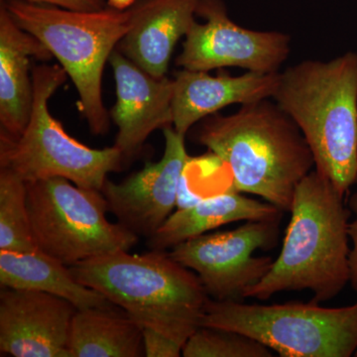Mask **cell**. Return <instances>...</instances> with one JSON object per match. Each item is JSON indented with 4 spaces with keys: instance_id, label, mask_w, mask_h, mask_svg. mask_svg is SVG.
Returning a JSON list of instances; mask_svg holds the SVG:
<instances>
[{
    "instance_id": "obj_25",
    "label": "cell",
    "mask_w": 357,
    "mask_h": 357,
    "mask_svg": "<svg viewBox=\"0 0 357 357\" xmlns=\"http://www.w3.org/2000/svg\"><path fill=\"white\" fill-rule=\"evenodd\" d=\"M133 1L134 0H109L107 6L119 10H126V8H129L130 4L133 3Z\"/></svg>"
},
{
    "instance_id": "obj_2",
    "label": "cell",
    "mask_w": 357,
    "mask_h": 357,
    "mask_svg": "<svg viewBox=\"0 0 357 357\" xmlns=\"http://www.w3.org/2000/svg\"><path fill=\"white\" fill-rule=\"evenodd\" d=\"M344 198L314 169L301 181L280 253L245 298L265 301L278 293L307 290L312 302L321 304L344 290L351 250V208Z\"/></svg>"
},
{
    "instance_id": "obj_20",
    "label": "cell",
    "mask_w": 357,
    "mask_h": 357,
    "mask_svg": "<svg viewBox=\"0 0 357 357\" xmlns=\"http://www.w3.org/2000/svg\"><path fill=\"white\" fill-rule=\"evenodd\" d=\"M27 208V185L20 176L0 168V250H36Z\"/></svg>"
},
{
    "instance_id": "obj_17",
    "label": "cell",
    "mask_w": 357,
    "mask_h": 357,
    "mask_svg": "<svg viewBox=\"0 0 357 357\" xmlns=\"http://www.w3.org/2000/svg\"><path fill=\"white\" fill-rule=\"evenodd\" d=\"M283 213L274 204L249 198L230 185L229 189L210 195L188 208H177L148 239V248L167 251L229 223L276 220Z\"/></svg>"
},
{
    "instance_id": "obj_24",
    "label": "cell",
    "mask_w": 357,
    "mask_h": 357,
    "mask_svg": "<svg viewBox=\"0 0 357 357\" xmlns=\"http://www.w3.org/2000/svg\"><path fill=\"white\" fill-rule=\"evenodd\" d=\"M30 3L45 4L75 11H96L105 8V0H23Z\"/></svg>"
},
{
    "instance_id": "obj_4",
    "label": "cell",
    "mask_w": 357,
    "mask_h": 357,
    "mask_svg": "<svg viewBox=\"0 0 357 357\" xmlns=\"http://www.w3.org/2000/svg\"><path fill=\"white\" fill-rule=\"evenodd\" d=\"M77 281L102 294L139 324L184 347L211 299L198 275L170 253L121 250L69 267Z\"/></svg>"
},
{
    "instance_id": "obj_7",
    "label": "cell",
    "mask_w": 357,
    "mask_h": 357,
    "mask_svg": "<svg viewBox=\"0 0 357 357\" xmlns=\"http://www.w3.org/2000/svg\"><path fill=\"white\" fill-rule=\"evenodd\" d=\"M201 326L241 333L281 357H351L357 351V301L326 307L312 301L259 305L210 299Z\"/></svg>"
},
{
    "instance_id": "obj_9",
    "label": "cell",
    "mask_w": 357,
    "mask_h": 357,
    "mask_svg": "<svg viewBox=\"0 0 357 357\" xmlns=\"http://www.w3.org/2000/svg\"><path fill=\"white\" fill-rule=\"evenodd\" d=\"M280 220H248L237 229L206 232L178 244L169 253L198 275L211 300L244 299L273 264L270 256L258 257L255 253L276 245Z\"/></svg>"
},
{
    "instance_id": "obj_6",
    "label": "cell",
    "mask_w": 357,
    "mask_h": 357,
    "mask_svg": "<svg viewBox=\"0 0 357 357\" xmlns=\"http://www.w3.org/2000/svg\"><path fill=\"white\" fill-rule=\"evenodd\" d=\"M34 100L25 130L13 138L1 132L0 168H6L26 183L64 178L79 187L102 190L107 175L123 165L121 150L93 149L69 135L51 115L48 102L67 79L61 66L33 67Z\"/></svg>"
},
{
    "instance_id": "obj_18",
    "label": "cell",
    "mask_w": 357,
    "mask_h": 357,
    "mask_svg": "<svg viewBox=\"0 0 357 357\" xmlns=\"http://www.w3.org/2000/svg\"><path fill=\"white\" fill-rule=\"evenodd\" d=\"M0 285L58 296L77 310L114 306L102 294L77 281L69 267L38 249L25 252L0 250Z\"/></svg>"
},
{
    "instance_id": "obj_21",
    "label": "cell",
    "mask_w": 357,
    "mask_h": 357,
    "mask_svg": "<svg viewBox=\"0 0 357 357\" xmlns=\"http://www.w3.org/2000/svg\"><path fill=\"white\" fill-rule=\"evenodd\" d=\"M261 342L231 331L199 326L183 347L185 357H272Z\"/></svg>"
},
{
    "instance_id": "obj_19",
    "label": "cell",
    "mask_w": 357,
    "mask_h": 357,
    "mask_svg": "<svg viewBox=\"0 0 357 357\" xmlns=\"http://www.w3.org/2000/svg\"><path fill=\"white\" fill-rule=\"evenodd\" d=\"M68 349L70 357L145 356L143 328L115 305L77 310Z\"/></svg>"
},
{
    "instance_id": "obj_27",
    "label": "cell",
    "mask_w": 357,
    "mask_h": 357,
    "mask_svg": "<svg viewBox=\"0 0 357 357\" xmlns=\"http://www.w3.org/2000/svg\"><path fill=\"white\" fill-rule=\"evenodd\" d=\"M356 184L357 185V178H356Z\"/></svg>"
},
{
    "instance_id": "obj_14",
    "label": "cell",
    "mask_w": 357,
    "mask_h": 357,
    "mask_svg": "<svg viewBox=\"0 0 357 357\" xmlns=\"http://www.w3.org/2000/svg\"><path fill=\"white\" fill-rule=\"evenodd\" d=\"M279 73L246 72L234 77L211 76L203 70H177L173 77V128L187 135L195 124L225 107L272 98Z\"/></svg>"
},
{
    "instance_id": "obj_12",
    "label": "cell",
    "mask_w": 357,
    "mask_h": 357,
    "mask_svg": "<svg viewBox=\"0 0 357 357\" xmlns=\"http://www.w3.org/2000/svg\"><path fill=\"white\" fill-rule=\"evenodd\" d=\"M77 310L51 294L1 287L0 351L14 357H70L68 342Z\"/></svg>"
},
{
    "instance_id": "obj_3",
    "label": "cell",
    "mask_w": 357,
    "mask_h": 357,
    "mask_svg": "<svg viewBox=\"0 0 357 357\" xmlns=\"http://www.w3.org/2000/svg\"><path fill=\"white\" fill-rule=\"evenodd\" d=\"M271 100L300 129L314 170L347 196L357 178V53L291 66Z\"/></svg>"
},
{
    "instance_id": "obj_8",
    "label": "cell",
    "mask_w": 357,
    "mask_h": 357,
    "mask_svg": "<svg viewBox=\"0 0 357 357\" xmlns=\"http://www.w3.org/2000/svg\"><path fill=\"white\" fill-rule=\"evenodd\" d=\"M35 245L70 267L115 251L132 248L138 236L107 218L102 191L79 187L64 178L26 183Z\"/></svg>"
},
{
    "instance_id": "obj_10",
    "label": "cell",
    "mask_w": 357,
    "mask_h": 357,
    "mask_svg": "<svg viewBox=\"0 0 357 357\" xmlns=\"http://www.w3.org/2000/svg\"><path fill=\"white\" fill-rule=\"evenodd\" d=\"M196 20L176 59L181 69L211 72L239 68L260 74L279 73L291 53V36L281 31L252 30L230 18L222 0H202Z\"/></svg>"
},
{
    "instance_id": "obj_15",
    "label": "cell",
    "mask_w": 357,
    "mask_h": 357,
    "mask_svg": "<svg viewBox=\"0 0 357 357\" xmlns=\"http://www.w3.org/2000/svg\"><path fill=\"white\" fill-rule=\"evenodd\" d=\"M201 1L140 0L130 7V29L117 50L148 74L166 77L174 49L197 20Z\"/></svg>"
},
{
    "instance_id": "obj_5",
    "label": "cell",
    "mask_w": 357,
    "mask_h": 357,
    "mask_svg": "<svg viewBox=\"0 0 357 357\" xmlns=\"http://www.w3.org/2000/svg\"><path fill=\"white\" fill-rule=\"evenodd\" d=\"M2 3L22 29L50 51L72 79L91 132H109L110 119L102 93L103 69L130 29V7L126 10L107 6L100 10L75 11L23 0H4Z\"/></svg>"
},
{
    "instance_id": "obj_11",
    "label": "cell",
    "mask_w": 357,
    "mask_h": 357,
    "mask_svg": "<svg viewBox=\"0 0 357 357\" xmlns=\"http://www.w3.org/2000/svg\"><path fill=\"white\" fill-rule=\"evenodd\" d=\"M163 134L165 148L159 161L147 162L139 172L121 183L107 178L100 190L117 222L147 239L177 208L181 180L191 160L185 149V135L173 126L164 128Z\"/></svg>"
},
{
    "instance_id": "obj_26",
    "label": "cell",
    "mask_w": 357,
    "mask_h": 357,
    "mask_svg": "<svg viewBox=\"0 0 357 357\" xmlns=\"http://www.w3.org/2000/svg\"><path fill=\"white\" fill-rule=\"evenodd\" d=\"M354 356L357 357V351H356V354H354Z\"/></svg>"
},
{
    "instance_id": "obj_22",
    "label": "cell",
    "mask_w": 357,
    "mask_h": 357,
    "mask_svg": "<svg viewBox=\"0 0 357 357\" xmlns=\"http://www.w3.org/2000/svg\"><path fill=\"white\" fill-rule=\"evenodd\" d=\"M145 356L178 357L182 356L183 345L161 333L143 328Z\"/></svg>"
},
{
    "instance_id": "obj_1",
    "label": "cell",
    "mask_w": 357,
    "mask_h": 357,
    "mask_svg": "<svg viewBox=\"0 0 357 357\" xmlns=\"http://www.w3.org/2000/svg\"><path fill=\"white\" fill-rule=\"evenodd\" d=\"M270 100L206 117L196 140L229 169L236 191L259 197L285 213L314 161L295 122Z\"/></svg>"
},
{
    "instance_id": "obj_23",
    "label": "cell",
    "mask_w": 357,
    "mask_h": 357,
    "mask_svg": "<svg viewBox=\"0 0 357 357\" xmlns=\"http://www.w3.org/2000/svg\"><path fill=\"white\" fill-rule=\"evenodd\" d=\"M349 208L354 213V220L349 222V239H351V250H349V282L357 291V192L352 195L349 199Z\"/></svg>"
},
{
    "instance_id": "obj_13",
    "label": "cell",
    "mask_w": 357,
    "mask_h": 357,
    "mask_svg": "<svg viewBox=\"0 0 357 357\" xmlns=\"http://www.w3.org/2000/svg\"><path fill=\"white\" fill-rule=\"evenodd\" d=\"M114 70L116 102L110 116L119 128L114 146L123 162L137 156L157 129L173 126L174 79L156 77L115 49L109 58Z\"/></svg>"
},
{
    "instance_id": "obj_16",
    "label": "cell",
    "mask_w": 357,
    "mask_h": 357,
    "mask_svg": "<svg viewBox=\"0 0 357 357\" xmlns=\"http://www.w3.org/2000/svg\"><path fill=\"white\" fill-rule=\"evenodd\" d=\"M50 51L36 37L20 27L0 7V124L1 132L20 136L31 116L34 84L30 62L48 61Z\"/></svg>"
}]
</instances>
